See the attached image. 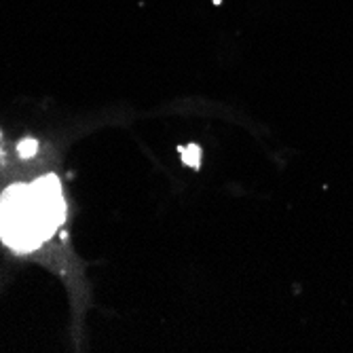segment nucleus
<instances>
[{
    "instance_id": "1",
    "label": "nucleus",
    "mask_w": 353,
    "mask_h": 353,
    "mask_svg": "<svg viewBox=\"0 0 353 353\" xmlns=\"http://www.w3.org/2000/svg\"><path fill=\"white\" fill-rule=\"evenodd\" d=\"M66 220V201L57 176L15 184L0 199V239L15 252L39 250Z\"/></svg>"
},
{
    "instance_id": "2",
    "label": "nucleus",
    "mask_w": 353,
    "mask_h": 353,
    "mask_svg": "<svg viewBox=\"0 0 353 353\" xmlns=\"http://www.w3.org/2000/svg\"><path fill=\"white\" fill-rule=\"evenodd\" d=\"M182 154H184V163H188L190 168H199V161H201V150H199V146L190 144L186 150L182 148Z\"/></svg>"
},
{
    "instance_id": "3",
    "label": "nucleus",
    "mask_w": 353,
    "mask_h": 353,
    "mask_svg": "<svg viewBox=\"0 0 353 353\" xmlns=\"http://www.w3.org/2000/svg\"><path fill=\"white\" fill-rule=\"evenodd\" d=\"M34 152H37V142H34V140H23V142L19 144V154H21L23 159L32 157Z\"/></svg>"
}]
</instances>
